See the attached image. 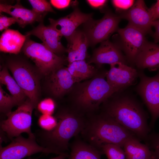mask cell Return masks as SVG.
Here are the masks:
<instances>
[{"label":"cell","mask_w":159,"mask_h":159,"mask_svg":"<svg viewBox=\"0 0 159 159\" xmlns=\"http://www.w3.org/2000/svg\"><path fill=\"white\" fill-rule=\"evenodd\" d=\"M37 108L42 114L52 115L55 108V103L52 99L46 98L38 103Z\"/></svg>","instance_id":"cell-30"},{"label":"cell","mask_w":159,"mask_h":159,"mask_svg":"<svg viewBox=\"0 0 159 159\" xmlns=\"http://www.w3.org/2000/svg\"><path fill=\"white\" fill-rule=\"evenodd\" d=\"M80 135L83 140L99 150L102 145L106 144H115L122 148L127 140L137 137L104 114L86 118L84 127Z\"/></svg>","instance_id":"cell-2"},{"label":"cell","mask_w":159,"mask_h":159,"mask_svg":"<svg viewBox=\"0 0 159 159\" xmlns=\"http://www.w3.org/2000/svg\"><path fill=\"white\" fill-rule=\"evenodd\" d=\"M34 11L39 13H47L48 12H54L51 4L45 0H29Z\"/></svg>","instance_id":"cell-29"},{"label":"cell","mask_w":159,"mask_h":159,"mask_svg":"<svg viewBox=\"0 0 159 159\" xmlns=\"http://www.w3.org/2000/svg\"><path fill=\"white\" fill-rule=\"evenodd\" d=\"M122 148L126 159H155L148 145L141 143L137 137L127 140Z\"/></svg>","instance_id":"cell-23"},{"label":"cell","mask_w":159,"mask_h":159,"mask_svg":"<svg viewBox=\"0 0 159 159\" xmlns=\"http://www.w3.org/2000/svg\"><path fill=\"white\" fill-rule=\"evenodd\" d=\"M67 68L76 82L92 77L95 72L94 67L85 60L76 61L69 63Z\"/></svg>","instance_id":"cell-25"},{"label":"cell","mask_w":159,"mask_h":159,"mask_svg":"<svg viewBox=\"0 0 159 159\" xmlns=\"http://www.w3.org/2000/svg\"><path fill=\"white\" fill-rule=\"evenodd\" d=\"M29 37L27 36L21 50L35 63L41 74L48 75L53 71L62 67L64 62L62 57L54 53L43 44L32 40Z\"/></svg>","instance_id":"cell-7"},{"label":"cell","mask_w":159,"mask_h":159,"mask_svg":"<svg viewBox=\"0 0 159 159\" xmlns=\"http://www.w3.org/2000/svg\"><path fill=\"white\" fill-rule=\"evenodd\" d=\"M1 146L0 159H22L39 153L59 155L57 152L39 145L35 137L26 138L20 135L12 140L7 145L4 147Z\"/></svg>","instance_id":"cell-10"},{"label":"cell","mask_w":159,"mask_h":159,"mask_svg":"<svg viewBox=\"0 0 159 159\" xmlns=\"http://www.w3.org/2000/svg\"><path fill=\"white\" fill-rule=\"evenodd\" d=\"M50 4L55 8L59 9L66 8L72 4V1L69 0H51Z\"/></svg>","instance_id":"cell-34"},{"label":"cell","mask_w":159,"mask_h":159,"mask_svg":"<svg viewBox=\"0 0 159 159\" xmlns=\"http://www.w3.org/2000/svg\"><path fill=\"white\" fill-rule=\"evenodd\" d=\"M57 120L55 127L52 130L40 132L38 137L42 146L53 150L59 155L68 150L70 140L79 135L83 129L86 118L67 110H63L55 117Z\"/></svg>","instance_id":"cell-3"},{"label":"cell","mask_w":159,"mask_h":159,"mask_svg":"<svg viewBox=\"0 0 159 159\" xmlns=\"http://www.w3.org/2000/svg\"><path fill=\"white\" fill-rule=\"evenodd\" d=\"M35 107L27 98L16 110L8 113L6 119L1 121V131L12 140L23 133H27L28 137H35L31 129L32 113Z\"/></svg>","instance_id":"cell-6"},{"label":"cell","mask_w":159,"mask_h":159,"mask_svg":"<svg viewBox=\"0 0 159 159\" xmlns=\"http://www.w3.org/2000/svg\"><path fill=\"white\" fill-rule=\"evenodd\" d=\"M121 18L127 20L129 24L139 29L146 34H153L151 27L153 21L144 1L138 0L127 11L120 13Z\"/></svg>","instance_id":"cell-13"},{"label":"cell","mask_w":159,"mask_h":159,"mask_svg":"<svg viewBox=\"0 0 159 159\" xmlns=\"http://www.w3.org/2000/svg\"><path fill=\"white\" fill-rule=\"evenodd\" d=\"M106 77L107 82L119 92L134 84L138 77V72L134 67L117 62L110 65Z\"/></svg>","instance_id":"cell-12"},{"label":"cell","mask_w":159,"mask_h":159,"mask_svg":"<svg viewBox=\"0 0 159 159\" xmlns=\"http://www.w3.org/2000/svg\"><path fill=\"white\" fill-rule=\"evenodd\" d=\"M149 11L153 22L159 19V0L149 9Z\"/></svg>","instance_id":"cell-35"},{"label":"cell","mask_w":159,"mask_h":159,"mask_svg":"<svg viewBox=\"0 0 159 159\" xmlns=\"http://www.w3.org/2000/svg\"><path fill=\"white\" fill-rule=\"evenodd\" d=\"M25 35L27 36L33 35L37 37L47 47L57 55L66 52V49L61 42L62 36L50 25L45 26L43 21L40 22L37 26L27 32Z\"/></svg>","instance_id":"cell-16"},{"label":"cell","mask_w":159,"mask_h":159,"mask_svg":"<svg viewBox=\"0 0 159 159\" xmlns=\"http://www.w3.org/2000/svg\"><path fill=\"white\" fill-rule=\"evenodd\" d=\"M38 123L44 130L49 131L55 127L57 120L55 117L51 115L42 114L39 118Z\"/></svg>","instance_id":"cell-28"},{"label":"cell","mask_w":159,"mask_h":159,"mask_svg":"<svg viewBox=\"0 0 159 159\" xmlns=\"http://www.w3.org/2000/svg\"><path fill=\"white\" fill-rule=\"evenodd\" d=\"M147 140L149 142L148 146L152 151L155 159H159V132L152 133L148 135Z\"/></svg>","instance_id":"cell-31"},{"label":"cell","mask_w":159,"mask_h":159,"mask_svg":"<svg viewBox=\"0 0 159 159\" xmlns=\"http://www.w3.org/2000/svg\"><path fill=\"white\" fill-rule=\"evenodd\" d=\"M0 82L1 83L6 86L14 98L16 106L20 105L26 101L27 96L16 81L10 75L6 67H4L0 71Z\"/></svg>","instance_id":"cell-24"},{"label":"cell","mask_w":159,"mask_h":159,"mask_svg":"<svg viewBox=\"0 0 159 159\" xmlns=\"http://www.w3.org/2000/svg\"><path fill=\"white\" fill-rule=\"evenodd\" d=\"M67 40L66 52L69 64L76 61L85 60L87 56L89 45L84 32L76 30Z\"/></svg>","instance_id":"cell-20"},{"label":"cell","mask_w":159,"mask_h":159,"mask_svg":"<svg viewBox=\"0 0 159 159\" xmlns=\"http://www.w3.org/2000/svg\"><path fill=\"white\" fill-rule=\"evenodd\" d=\"M16 106L15 100L11 95L6 93L0 86V110L7 115L11 112L12 108Z\"/></svg>","instance_id":"cell-27"},{"label":"cell","mask_w":159,"mask_h":159,"mask_svg":"<svg viewBox=\"0 0 159 159\" xmlns=\"http://www.w3.org/2000/svg\"><path fill=\"white\" fill-rule=\"evenodd\" d=\"M121 19L119 15L108 10L100 19H92L84 24L83 31L87 37L89 46H94L108 40L110 35L119 29Z\"/></svg>","instance_id":"cell-8"},{"label":"cell","mask_w":159,"mask_h":159,"mask_svg":"<svg viewBox=\"0 0 159 159\" xmlns=\"http://www.w3.org/2000/svg\"><path fill=\"white\" fill-rule=\"evenodd\" d=\"M152 26L155 29V32L153 34L155 43L159 42V19L153 22Z\"/></svg>","instance_id":"cell-37"},{"label":"cell","mask_w":159,"mask_h":159,"mask_svg":"<svg viewBox=\"0 0 159 159\" xmlns=\"http://www.w3.org/2000/svg\"><path fill=\"white\" fill-rule=\"evenodd\" d=\"M100 150L106 155L108 159H126L122 148L116 145L105 144L101 146Z\"/></svg>","instance_id":"cell-26"},{"label":"cell","mask_w":159,"mask_h":159,"mask_svg":"<svg viewBox=\"0 0 159 159\" xmlns=\"http://www.w3.org/2000/svg\"><path fill=\"white\" fill-rule=\"evenodd\" d=\"M117 92L105 79L104 76L97 77L81 90L77 97L76 104L81 109L92 110Z\"/></svg>","instance_id":"cell-5"},{"label":"cell","mask_w":159,"mask_h":159,"mask_svg":"<svg viewBox=\"0 0 159 159\" xmlns=\"http://www.w3.org/2000/svg\"><path fill=\"white\" fill-rule=\"evenodd\" d=\"M6 65L27 98L36 106L40 86L39 76L34 68L26 61L20 59H9Z\"/></svg>","instance_id":"cell-4"},{"label":"cell","mask_w":159,"mask_h":159,"mask_svg":"<svg viewBox=\"0 0 159 159\" xmlns=\"http://www.w3.org/2000/svg\"><path fill=\"white\" fill-rule=\"evenodd\" d=\"M121 51L115 43L107 40L101 42L100 46L95 50L88 63L100 66L120 62L127 65V60Z\"/></svg>","instance_id":"cell-15"},{"label":"cell","mask_w":159,"mask_h":159,"mask_svg":"<svg viewBox=\"0 0 159 159\" xmlns=\"http://www.w3.org/2000/svg\"><path fill=\"white\" fill-rule=\"evenodd\" d=\"M69 155L67 153H66L64 154L59 155L56 157L50 159H65L66 158H67ZM27 159H36L32 158H29Z\"/></svg>","instance_id":"cell-38"},{"label":"cell","mask_w":159,"mask_h":159,"mask_svg":"<svg viewBox=\"0 0 159 159\" xmlns=\"http://www.w3.org/2000/svg\"><path fill=\"white\" fill-rule=\"evenodd\" d=\"M86 1L92 7L100 9L103 8L107 2L105 0H87Z\"/></svg>","instance_id":"cell-36"},{"label":"cell","mask_w":159,"mask_h":159,"mask_svg":"<svg viewBox=\"0 0 159 159\" xmlns=\"http://www.w3.org/2000/svg\"><path fill=\"white\" fill-rule=\"evenodd\" d=\"M111 1L116 11L120 13L130 9L135 2L132 0H113Z\"/></svg>","instance_id":"cell-32"},{"label":"cell","mask_w":159,"mask_h":159,"mask_svg":"<svg viewBox=\"0 0 159 159\" xmlns=\"http://www.w3.org/2000/svg\"><path fill=\"white\" fill-rule=\"evenodd\" d=\"M16 23V19L14 17H8L0 13V31H2L8 29V27L13 24Z\"/></svg>","instance_id":"cell-33"},{"label":"cell","mask_w":159,"mask_h":159,"mask_svg":"<svg viewBox=\"0 0 159 159\" xmlns=\"http://www.w3.org/2000/svg\"><path fill=\"white\" fill-rule=\"evenodd\" d=\"M70 149L68 159H101L102 153L100 150L83 140L79 135L69 144Z\"/></svg>","instance_id":"cell-22"},{"label":"cell","mask_w":159,"mask_h":159,"mask_svg":"<svg viewBox=\"0 0 159 159\" xmlns=\"http://www.w3.org/2000/svg\"><path fill=\"white\" fill-rule=\"evenodd\" d=\"M117 32V41L115 43L124 52L130 66L134 67L136 57L147 41L146 34L129 24Z\"/></svg>","instance_id":"cell-11"},{"label":"cell","mask_w":159,"mask_h":159,"mask_svg":"<svg viewBox=\"0 0 159 159\" xmlns=\"http://www.w3.org/2000/svg\"><path fill=\"white\" fill-rule=\"evenodd\" d=\"M93 13L85 14L77 7L69 15L57 19L49 18L50 25L67 39L76 30L80 25L92 19Z\"/></svg>","instance_id":"cell-14"},{"label":"cell","mask_w":159,"mask_h":159,"mask_svg":"<svg viewBox=\"0 0 159 159\" xmlns=\"http://www.w3.org/2000/svg\"><path fill=\"white\" fill-rule=\"evenodd\" d=\"M138 72L140 81L135 89L150 113V125L153 127L159 118V69L156 74L151 77L146 76L141 70Z\"/></svg>","instance_id":"cell-9"},{"label":"cell","mask_w":159,"mask_h":159,"mask_svg":"<svg viewBox=\"0 0 159 159\" xmlns=\"http://www.w3.org/2000/svg\"><path fill=\"white\" fill-rule=\"evenodd\" d=\"M0 13L5 12L14 18L16 23L22 28L36 21L39 23L43 21L47 13H39L24 7L18 1L16 4L11 5L7 4H0Z\"/></svg>","instance_id":"cell-17"},{"label":"cell","mask_w":159,"mask_h":159,"mask_svg":"<svg viewBox=\"0 0 159 159\" xmlns=\"http://www.w3.org/2000/svg\"><path fill=\"white\" fill-rule=\"evenodd\" d=\"M106 102L103 114L134 133L140 139L147 140L149 128L147 116L142 106L133 95L125 92Z\"/></svg>","instance_id":"cell-1"},{"label":"cell","mask_w":159,"mask_h":159,"mask_svg":"<svg viewBox=\"0 0 159 159\" xmlns=\"http://www.w3.org/2000/svg\"><path fill=\"white\" fill-rule=\"evenodd\" d=\"M135 65L139 70L148 69L150 71L159 69V45L146 42L138 55Z\"/></svg>","instance_id":"cell-19"},{"label":"cell","mask_w":159,"mask_h":159,"mask_svg":"<svg viewBox=\"0 0 159 159\" xmlns=\"http://www.w3.org/2000/svg\"><path fill=\"white\" fill-rule=\"evenodd\" d=\"M48 75V88L52 95L56 97H60L68 92L76 82L67 68L61 67Z\"/></svg>","instance_id":"cell-18"},{"label":"cell","mask_w":159,"mask_h":159,"mask_svg":"<svg viewBox=\"0 0 159 159\" xmlns=\"http://www.w3.org/2000/svg\"><path fill=\"white\" fill-rule=\"evenodd\" d=\"M27 37L17 30L9 29L5 30L0 37V51L18 54L21 50Z\"/></svg>","instance_id":"cell-21"}]
</instances>
